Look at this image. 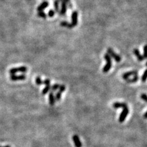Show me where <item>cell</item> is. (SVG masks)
Instances as JSON below:
<instances>
[{
  "mask_svg": "<svg viewBox=\"0 0 147 147\" xmlns=\"http://www.w3.org/2000/svg\"><path fill=\"white\" fill-rule=\"evenodd\" d=\"M104 59L106 61V65L102 69V72H104V73H107L110 70L111 67H112V58L110 56V55L108 53H106L104 55Z\"/></svg>",
  "mask_w": 147,
  "mask_h": 147,
  "instance_id": "1",
  "label": "cell"
},
{
  "mask_svg": "<svg viewBox=\"0 0 147 147\" xmlns=\"http://www.w3.org/2000/svg\"><path fill=\"white\" fill-rule=\"evenodd\" d=\"M107 53H108L111 58H113L116 62L119 63L121 61V56H120V55H118V54L114 52V50H113L112 48L108 47V49H107Z\"/></svg>",
  "mask_w": 147,
  "mask_h": 147,
  "instance_id": "2",
  "label": "cell"
},
{
  "mask_svg": "<svg viewBox=\"0 0 147 147\" xmlns=\"http://www.w3.org/2000/svg\"><path fill=\"white\" fill-rule=\"evenodd\" d=\"M28 71V68L25 66H20V67H13V68L11 69L9 71L11 75L12 74H15L17 72H22V73H25Z\"/></svg>",
  "mask_w": 147,
  "mask_h": 147,
  "instance_id": "3",
  "label": "cell"
},
{
  "mask_svg": "<svg viewBox=\"0 0 147 147\" xmlns=\"http://www.w3.org/2000/svg\"><path fill=\"white\" fill-rule=\"evenodd\" d=\"M129 108H128V107H124V108H123V110H122L121 113L120 115V118H119V122L120 123H123L124 121V120L126 118L127 116L129 114Z\"/></svg>",
  "mask_w": 147,
  "mask_h": 147,
  "instance_id": "4",
  "label": "cell"
},
{
  "mask_svg": "<svg viewBox=\"0 0 147 147\" xmlns=\"http://www.w3.org/2000/svg\"><path fill=\"white\" fill-rule=\"evenodd\" d=\"M71 18H72V23H71L72 25V28L75 27L78 24V12L77 11H75L72 13V15H71Z\"/></svg>",
  "mask_w": 147,
  "mask_h": 147,
  "instance_id": "5",
  "label": "cell"
},
{
  "mask_svg": "<svg viewBox=\"0 0 147 147\" xmlns=\"http://www.w3.org/2000/svg\"><path fill=\"white\" fill-rule=\"evenodd\" d=\"M27 78L25 75L24 74H22V75H17L15 74H12L11 75V80L12 81H18V80H25V79Z\"/></svg>",
  "mask_w": 147,
  "mask_h": 147,
  "instance_id": "6",
  "label": "cell"
},
{
  "mask_svg": "<svg viewBox=\"0 0 147 147\" xmlns=\"http://www.w3.org/2000/svg\"><path fill=\"white\" fill-rule=\"evenodd\" d=\"M138 75V71H129V72H127L124 73L122 75V77L123 79H124V80H126V79L129 78L130 76H132V75Z\"/></svg>",
  "mask_w": 147,
  "mask_h": 147,
  "instance_id": "7",
  "label": "cell"
},
{
  "mask_svg": "<svg viewBox=\"0 0 147 147\" xmlns=\"http://www.w3.org/2000/svg\"><path fill=\"white\" fill-rule=\"evenodd\" d=\"M133 52H134V55H135V56H136L137 58V60H139V61H142L145 59V58H144V56L140 54V51L139 50V49H134V50H133Z\"/></svg>",
  "mask_w": 147,
  "mask_h": 147,
  "instance_id": "8",
  "label": "cell"
},
{
  "mask_svg": "<svg viewBox=\"0 0 147 147\" xmlns=\"http://www.w3.org/2000/svg\"><path fill=\"white\" fill-rule=\"evenodd\" d=\"M72 140L74 141V145L75 147H82V144H81V141H80V139H79V136L77 135H74L72 136Z\"/></svg>",
  "mask_w": 147,
  "mask_h": 147,
  "instance_id": "9",
  "label": "cell"
},
{
  "mask_svg": "<svg viewBox=\"0 0 147 147\" xmlns=\"http://www.w3.org/2000/svg\"><path fill=\"white\" fill-rule=\"evenodd\" d=\"M113 107L114 108H123L124 107H128V105L125 102H115L113 104Z\"/></svg>",
  "mask_w": 147,
  "mask_h": 147,
  "instance_id": "10",
  "label": "cell"
},
{
  "mask_svg": "<svg viewBox=\"0 0 147 147\" xmlns=\"http://www.w3.org/2000/svg\"><path fill=\"white\" fill-rule=\"evenodd\" d=\"M49 3L48 1H44L43 2H42L40 5L37 8V11L39 12V11H43V10H44L45 9H46L47 7L49 6Z\"/></svg>",
  "mask_w": 147,
  "mask_h": 147,
  "instance_id": "11",
  "label": "cell"
},
{
  "mask_svg": "<svg viewBox=\"0 0 147 147\" xmlns=\"http://www.w3.org/2000/svg\"><path fill=\"white\" fill-rule=\"evenodd\" d=\"M49 103H50V106H54L55 103V96H54V93L52 91H50L49 93Z\"/></svg>",
  "mask_w": 147,
  "mask_h": 147,
  "instance_id": "12",
  "label": "cell"
},
{
  "mask_svg": "<svg viewBox=\"0 0 147 147\" xmlns=\"http://www.w3.org/2000/svg\"><path fill=\"white\" fill-rule=\"evenodd\" d=\"M66 11H67V5H66V2L62 1V2H61V9L60 11V15H63L66 13Z\"/></svg>",
  "mask_w": 147,
  "mask_h": 147,
  "instance_id": "13",
  "label": "cell"
},
{
  "mask_svg": "<svg viewBox=\"0 0 147 147\" xmlns=\"http://www.w3.org/2000/svg\"><path fill=\"white\" fill-rule=\"evenodd\" d=\"M139 79V77L138 75H134L133 78H128V79H126V81L127 83H135L136 81H137Z\"/></svg>",
  "mask_w": 147,
  "mask_h": 147,
  "instance_id": "14",
  "label": "cell"
},
{
  "mask_svg": "<svg viewBox=\"0 0 147 147\" xmlns=\"http://www.w3.org/2000/svg\"><path fill=\"white\" fill-rule=\"evenodd\" d=\"M50 88H51V86H50V84H49V85H46L45 87L43 89L42 91V95H45L46 94H47L49 92V91L50 90Z\"/></svg>",
  "mask_w": 147,
  "mask_h": 147,
  "instance_id": "15",
  "label": "cell"
},
{
  "mask_svg": "<svg viewBox=\"0 0 147 147\" xmlns=\"http://www.w3.org/2000/svg\"><path fill=\"white\" fill-rule=\"evenodd\" d=\"M60 25H61V27H67V28H72V27L71 23H69L68 22H66V21H63V22H61V23H60Z\"/></svg>",
  "mask_w": 147,
  "mask_h": 147,
  "instance_id": "16",
  "label": "cell"
},
{
  "mask_svg": "<svg viewBox=\"0 0 147 147\" xmlns=\"http://www.w3.org/2000/svg\"><path fill=\"white\" fill-rule=\"evenodd\" d=\"M59 2L60 1L59 0H56L54 2V7H55V12H58V13H60V9H59Z\"/></svg>",
  "mask_w": 147,
  "mask_h": 147,
  "instance_id": "17",
  "label": "cell"
},
{
  "mask_svg": "<svg viewBox=\"0 0 147 147\" xmlns=\"http://www.w3.org/2000/svg\"><path fill=\"white\" fill-rule=\"evenodd\" d=\"M60 86V85H59L58 83L54 84V85H53L52 86H51L50 90H51V91H52V92H55V91H56V90H58Z\"/></svg>",
  "mask_w": 147,
  "mask_h": 147,
  "instance_id": "18",
  "label": "cell"
},
{
  "mask_svg": "<svg viewBox=\"0 0 147 147\" xmlns=\"http://www.w3.org/2000/svg\"><path fill=\"white\" fill-rule=\"evenodd\" d=\"M38 16L39 17H41V18H45L47 17V15L45 12H43V11H39L38 13Z\"/></svg>",
  "mask_w": 147,
  "mask_h": 147,
  "instance_id": "19",
  "label": "cell"
},
{
  "mask_svg": "<svg viewBox=\"0 0 147 147\" xmlns=\"http://www.w3.org/2000/svg\"><path fill=\"white\" fill-rule=\"evenodd\" d=\"M36 84L38 85H43V81L41 80V78H40V77L38 76L36 78Z\"/></svg>",
  "mask_w": 147,
  "mask_h": 147,
  "instance_id": "20",
  "label": "cell"
},
{
  "mask_svg": "<svg viewBox=\"0 0 147 147\" xmlns=\"http://www.w3.org/2000/svg\"><path fill=\"white\" fill-rule=\"evenodd\" d=\"M61 94L62 93H61L60 91H58L57 93H56V96H55V100H56L57 101H60L61 100Z\"/></svg>",
  "mask_w": 147,
  "mask_h": 147,
  "instance_id": "21",
  "label": "cell"
},
{
  "mask_svg": "<svg viewBox=\"0 0 147 147\" xmlns=\"http://www.w3.org/2000/svg\"><path fill=\"white\" fill-rule=\"evenodd\" d=\"M147 80V70H145L144 71V73L143 74V75H142L141 77V80L142 82H145Z\"/></svg>",
  "mask_w": 147,
  "mask_h": 147,
  "instance_id": "22",
  "label": "cell"
},
{
  "mask_svg": "<svg viewBox=\"0 0 147 147\" xmlns=\"http://www.w3.org/2000/svg\"><path fill=\"white\" fill-rule=\"evenodd\" d=\"M55 14V11L53 9H50V11H49L48 12V15H47L49 16V17H53Z\"/></svg>",
  "mask_w": 147,
  "mask_h": 147,
  "instance_id": "23",
  "label": "cell"
},
{
  "mask_svg": "<svg viewBox=\"0 0 147 147\" xmlns=\"http://www.w3.org/2000/svg\"><path fill=\"white\" fill-rule=\"evenodd\" d=\"M65 90H66V86H65V85H60V87H59V91H60L61 93H63L64 91H65Z\"/></svg>",
  "mask_w": 147,
  "mask_h": 147,
  "instance_id": "24",
  "label": "cell"
},
{
  "mask_svg": "<svg viewBox=\"0 0 147 147\" xmlns=\"http://www.w3.org/2000/svg\"><path fill=\"white\" fill-rule=\"evenodd\" d=\"M140 98L143 100V101H145V102H147V94L145 93H143L140 95Z\"/></svg>",
  "mask_w": 147,
  "mask_h": 147,
  "instance_id": "25",
  "label": "cell"
},
{
  "mask_svg": "<svg viewBox=\"0 0 147 147\" xmlns=\"http://www.w3.org/2000/svg\"><path fill=\"white\" fill-rule=\"evenodd\" d=\"M50 84V80L49 79H45L43 81V85H49Z\"/></svg>",
  "mask_w": 147,
  "mask_h": 147,
  "instance_id": "26",
  "label": "cell"
},
{
  "mask_svg": "<svg viewBox=\"0 0 147 147\" xmlns=\"http://www.w3.org/2000/svg\"><path fill=\"white\" fill-rule=\"evenodd\" d=\"M146 47H147V45H145L144 47V55L143 56H144L145 58H147V54H146Z\"/></svg>",
  "mask_w": 147,
  "mask_h": 147,
  "instance_id": "27",
  "label": "cell"
},
{
  "mask_svg": "<svg viewBox=\"0 0 147 147\" xmlns=\"http://www.w3.org/2000/svg\"><path fill=\"white\" fill-rule=\"evenodd\" d=\"M147 112H145V113H144V118H145V119H146L147 118Z\"/></svg>",
  "mask_w": 147,
  "mask_h": 147,
  "instance_id": "28",
  "label": "cell"
},
{
  "mask_svg": "<svg viewBox=\"0 0 147 147\" xmlns=\"http://www.w3.org/2000/svg\"><path fill=\"white\" fill-rule=\"evenodd\" d=\"M0 147H11L9 145H6V146H0Z\"/></svg>",
  "mask_w": 147,
  "mask_h": 147,
  "instance_id": "29",
  "label": "cell"
}]
</instances>
